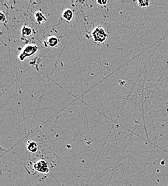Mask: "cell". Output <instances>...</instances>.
Here are the masks:
<instances>
[{
    "label": "cell",
    "mask_w": 168,
    "mask_h": 186,
    "mask_svg": "<svg viewBox=\"0 0 168 186\" xmlns=\"http://www.w3.org/2000/svg\"><path fill=\"white\" fill-rule=\"evenodd\" d=\"M90 36L94 42L103 43L107 38V34L102 27H97L92 32H90Z\"/></svg>",
    "instance_id": "obj_1"
},
{
    "label": "cell",
    "mask_w": 168,
    "mask_h": 186,
    "mask_svg": "<svg viewBox=\"0 0 168 186\" xmlns=\"http://www.w3.org/2000/svg\"><path fill=\"white\" fill-rule=\"evenodd\" d=\"M38 47L36 45H26L20 55H19V60L20 61H24L29 57H31L37 52Z\"/></svg>",
    "instance_id": "obj_2"
},
{
    "label": "cell",
    "mask_w": 168,
    "mask_h": 186,
    "mask_svg": "<svg viewBox=\"0 0 168 186\" xmlns=\"http://www.w3.org/2000/svg\"><path fill=\"white\" fill-rule=\"evenodd\" d=\"M97 3L101 6L106 5V4H107V0H102V1H101V0H97Z\"/></svg>",
    "instance_id": "obj_11"
},
{
    "label": "cell",
    "mask_w": 168,
    "mask_h": 186,
    "mask_svg": "<svg viewBox=\"0 0 168 186\" xmlns=\"http://www.w3.org/2000/svg\"><path fill=\"white\" fill-rule=\"evenodd\" d=\"M5 21H6L5 14H4V12H3L2 11H1V12H0V22H4Z\"/></svg>",
    "instance_id": "obj_10"
},
{
    "label": "cell",
    "mask_w": 168,
    "mask_h": 186,
    "mask_svg": "<svg viewBox=\"0 0 168 186\" xmlns=\"http://www.w3.org/2000/svg\"><path fill=\"white\" fill-rule=\"evenodd\" d=\"M59 40L56 37L52 36L48 38V39L45 42V47H55L59 44Z\"/></svg>",
    "instance_id": "obj_4"
},
{
    "label": "cell",
    "mask_w": 168,
    "mask_h": 186,
    "mask_svg": "<svg viewBox=\"0 0 168 186\" xmlns=\"http://www.w3.org/2000/svg\"><path fill=\"white\" fill-rule=\"evenodd\" d=\"M137 4L140 7H147L150 5V1L147 0H140L137 1Z\"/></svg>",
    "instance_id": "obj_9"
},
{
    "label": "cell",
    "mask_w": 168,
    "mask_h": 186,
    "mask_svg": "<svg viewBox=\"0 0 168 186\" xmlns=\"http://www.w3.org/2000/svg\"><path fill=\"white\" fill-rule=\"evenodd\" d=\"M34 169L36 171L42 173H48L49 172V168L48 164L45 160H39L38 162H35L33 165Z\"/></svg>",
    "instance_id": "obj_3"
},
{
    "label": "cell",
    "mask_w": 168,
    "mask_h": 186,
    "mask_svg": "<svg viewBox=\"0 0 168 186\" xmlns=\"http://www.w3.org/2000/svg\"><path fill=\"white\" fill-rule=\"evenodd\" d=\"M27 150L31 153H36L38 150V145L36 142L34 141H30L27 142Z\"/></svg>",
    "instance_id": "obj_6"
},
{
    "label": "cell",
    "mask_w": 168,
    "mask_h": 186,
    "mask_svg": "<svg viewBox=\"0 0 168 186\" xmlns=\"http://www.w3.org/2000/svg\"><path fill=\"white\" fill-rule=\"evenodd\" d=\"M62 17L63 19H65L67 22H71L72 20L74 17V13H73L72 10L69 9H65V11L62 13Z\"/></svg>",
    "instance_id": "obj_5"
},
{
    "label": "cell",
    "mask_w": 168,
    "mask_h": 186,
    "mask_svg": "<svg viewBox=\"0 0 168 186\" xmlns=\"http://www.w3.org/2000/svg\"><path fill=\"white\" fill-rule=\"evenodd\" d=\"M35 19H36V22H37V24H42L44 22L47 21V19L45 18L44 14L40 11H37L36 13V14H35Z\"/></svg>",
    "instance_id": "obj_7"
},
{
    "label": "cell",
    "mask_w": 168,
    "mask_h": 186,
    "mask_svg": "<svg viewBox=\"0 0 168 186\" xmlns=\"http://www.w3.org/2000/svg\"><path fill=\"white\" fill-rule=\"evenodd\" d=\"M32 30L31 27H27V26H24V27L22 28V37H29L30 35H32Z\"/></svg>",
    "instance_id": "obj_8"
}]
</instances>
